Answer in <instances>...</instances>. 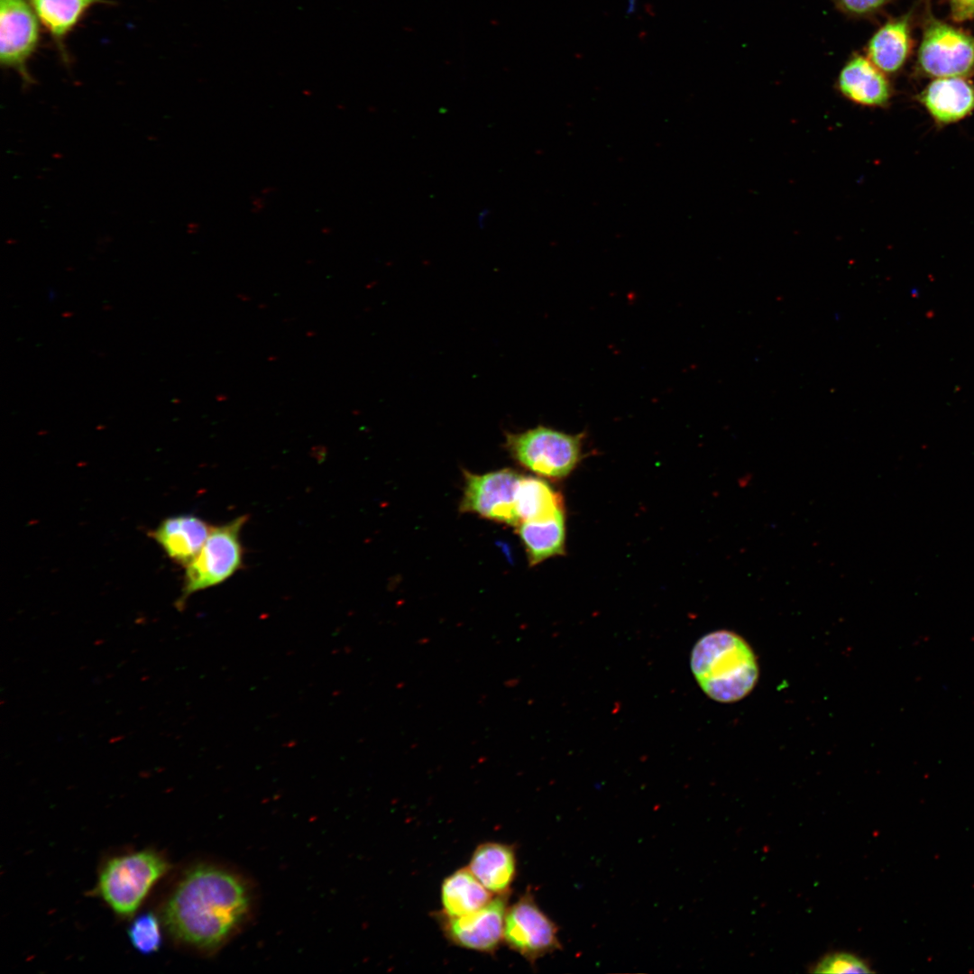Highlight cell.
<instances>
[{"mask_svg": "<svg viewBox=\"0 0 974 974\" xmlns=\"http://www.w3.org/2000/svg\"><path fill=\"white\" fill-rule=\"evenodd\" d=\"M254 905L253 887L243 874L201 862L180 874L162 902L159 916L174 942L210 955L243 930Z\"/></svg>", "mask_w": 974, "mask_h": 974, "instance_id": "1", "label": "cell"}, {"mask_svg": "<svg viewBox=\"0 0 974 974\" xmlns=\"http://www.w3.org/2000/svg\"><path fill=\"white\" fill-rule=\"evenodd\" d=\"M690 666L702 690L720 703L744 698L758 677L751 648L740 636L729 630L703 636L692 649Z\"/></svg>", "mask_w": 974, "mask_h": 974, "instance_id": "2", "label": "cell"}, {"mask_svg": "<svg viewBox=\"0 0 974 974\" xmlns=\"http://www.w3.org/2000/svg\"><path fill=\"white\" fill-rule=\"evenodd\" d=\"M166 857L145 849L115 855L101 866L96 894L119 917H131L170 870Z\"/></svg>", "mask_w": 974, "mask_h": 974, "instance_id": "3", "label": "cell"}, {"mask_svg": "<svg viewBox=\"0 0 974 974\" xmlns=\"http://www.w3.org/2000/svg\"><path fill=\"white\" fill-rule=\"evenodd\" d=\"M584 433L568 434L539 425L507 433L505 446L512 458L538 476L558 480L568 476L583 458Z\"/></svg>", "mask_w": 974, "mask_h": 974, "instance_id": "4", "label": "cell"}, {"mask_svg": "<svg viewBox=\"0 0 974 974\" xmlns=\"http://www.w3.org/2000/svg\"><path fill=\"white\" fill-rule=\"evenodd\" d=\"M915 72L938 78L974 74V36L927 12L918 48Z\"/></svg>", "mask_w": 974, "mask_h": 974, "instance_id": "5", "label": "cell"}, {"mask_svg": "<svg viewBox=\"0 0 974 974\" xmlns=\"http://www.w3.org/2000/svg\"><path fill=\"white\" fill-rule=\"evenodd\" d=\"M248 519L243 515L212 528L199 553L186 567L182 595L178 606L191 594L216 585L231 577L243 564L241 531Z\"/></svg>", "mask_w": 974, "mask_h": 974, "instance_id": "6", "label": "cell"}, {"mask_svg": "<svg viewBox=\"0 0 974 974\" xmlns=\"http://www.w3.org/2000/svg\"><path fill=\"white\" fill-rule=\"evenodd\" d=\"M503 942L531 964L562 949L557 925L540 909L529 890L508 906Z\"/></svg>", "mask_w": 974, "mask_h": 974, "instance_id": "7", "label": "cell"}, {"mask_svg": "<svg viewBox=\"0 0 974 974\" xmlns=\"http://www.w3.org/2000/svg\"><path fill=\"white\" fill-rule=\"evenodd\" d=\"M522 475L505 468L483 474L464 471L462 512L517 527L516 494Z\"/></svg>", "mask_w": 974, "mask_h": 974, "instance_id": "8", "label": "cell"}, {"mask_svg": "<svg viewBox=\"0 0 974 974\" xmlns=\"http://www.w3.org/2000/svg\"><path fill=\"white\" fill-rule=\"evenodd\" d=\"M509 894L494 895L482 908L464 916H447L439 912L436 918L445 937L461 948L494 952L503 942Z\"/></svg>", "mask_w": 974, "mask_h": 974, "instance_id": "9", "label": "cell"}, {"mask_svg": "<svg viewBox=\"0 0 974 974\" xmlns=\"http://www.w3.org/2000/svg\"><path fill=\"white\" fill-rule=\"evenodd\" d=\"M40 41L39 19L28 0H0L1 65L32 81L27 65Z\"/></svg>", "mask_w": 974, "mask_h": 974, "instance_id": "10", "label": "cell"}, {"mask_svg": "<svg viewBox=\"0 0 974 974\" xmlns=\"http://www.w3.org/2000/svg\"><path fill=\"white\" fill-rule=\"evenodd\" d=\"M936 124L957 123L974 111V85L965 78H938L917 96Z\"/></svg>", "mask_w": 974, "mask_h": 974, "instance_id": "11", "label": "cell"}, {"mask_svg": "<svg viewBox=\"0 0 974 974\" xmlns=\"http://www.w3.org/2000/svg\"><path fill=\"white\" fill-rule=\"evenodd\" d=\"M837 87L850 101L868 107H884L891 97L885 73L868 58L856 55L841 70Z\"/></svg>", "mask_w": 974, "mask_h": 974, "instance_id": "12", "label": "cell"}, {"mask_svg": "<svg viewBox=\"0 0 974 974\" xmlns=\"http://www.w3.org/2000/svg\"><path fill=\"white\" fill-rule=\"evenodd\" d=\"M211 528L197 516L178 515L161 521L152 537L170 559L187 566L199 553Z\"/></svg>", "mask_w": 974, "mask_h": 974, "instance_id": "13", "label": "cell"}, {"mask_svg": "<svg viewBox=\"0 0 974 974\" xmlns=\"http://www.w3.org/2000/svg\"><path fill=\"white\" fill-rule=\"evenodd\" d=\"M912 12L887 21L868 43V59L885 74H894L905 64L913 46Z\"/></svg>", "mask_w": 974, "mask_h": 974, "instance_id": "14", "label": "cell"}, {"mask_svg": "<svg viewBox=\"0 0 974 974\" xmlns=\"http://www.w3.org/2000/svg\"><path fill=\"white\" fill-rule=\"evenodd\" d=\"M468 868L492 894L510 893L517 869L515 850L501 842L482 843L472 854Z\"/></svg>", "mask_w": 974, "mask_h": 974, "instance_id": "15", "label": "cell"}, {"mask_svg": "<svg viewBox=\"0 0 974 974\" xmlns=\"http://www.w3.org/2000/svg\"><path fill=\"white\" fill-rule=\"evenodd\" d=\"M39 21L51 36L62 60H69L65 40L85 13L106 0H28Z\"/></svg>", "mask_w": 974, "mask_h": 974, "instance_id": "16", "label": "cell"}, {"mask_svg": "<svg viewBox=\"0 0 974 974\" xmlns=\"http://www.w3.org/2000/svg\"><path fill=\"white\" fill-rule=\"evenodd\" d=\"M494 894L489 891L469 868H461L441 886V913L447 916H464L485 905Z\"/></svg>", "mask_w": 974, "mask_h": 974, "instance_id": "17", "label": "cell"}, {"mask_svg": "<svg viewBox=\"0 0 974 974\" xmlns=\"http://www.w3.org/2000/svg\"><path fill=\"white\" fill-rule=\"evenodd\" d=\"M516 510L519 524L545 521L565 513L561 494L542 479L531 476L520 478L516 494Z\"/></svg>", "mask_w": 974, "mask_h": 974, "instance_id": "18", "label": "cell"}, {"mask_svg": "<svg viewBox=\"0 0 974 974\" xmlns=\"http://www.w3.org/2000/svg\"><path fill=\"white\" fill-rule=\"evenodd\" d=\"M516 528L530 565L565 554V513L545 521L522 522Z\"/></svg>", "mask_w": 974, "mask_h": 974, "instance_id": "19", "label": "cell"}, {"mask_svg": "<svg viewBox=\"0 0 974 974\" xmlns=\"http://www.w3.org/2000/svg\"><path fill=\"white\" fill-rule=\"evenodd\" d=\"M161 924L160 916L152 912L136 916L128 928L131 944L142 954L158 951L162 943Z\"/></svg>", "mask_w": 974, "mask_h": 974, "instance_id": "20", "label": "cell"}, {"mask_svg": "<svg viewBox=\"0 0 974 974\" xmlns=\"http://www.w3.org/2000/svg\"><path fill=\"white\" fill-rule=\"evenodd\" d=\"M816 973H871L872 969L863 960L846 952L828 954L816 963Z\"/></svg>", "mask_w": 974, "mask_h": 974, "instance_id": "21", "label": "cell"}, {"mask_svg": "<svg viewBox=\"0 0 974 974\" xmlns=\"http://www.w3.org/2000/svg\"><path fill=\"white\" fill-rule=\"evenodd\" d=\"M839 7L852 15H867L875 13L890 0H835Z\"/></svg>", "mask_w": 974, "mask_h": 974, "instance_id": "22", "label": "cell"}, {"mask_svg": "<svg viewBox=\"0 0 974 974\" xmlns=\"http://www.w3.org/2000/svg\"><path fill=\"white\" fill-rule=\"evenodd\" d=\"M951 17L956 22L974 19V0H948Z\"/></svg>", "mask_w": 974, "mask_h": 974, "instance_id": "23", "label": "cell"}, {"mask_svg": "<svg viewBox=\"0 0 974 974\" xmlns=\"http://www.w3.org/2000/svg\"><path fill=\"white\" fill-rule=\"evenodd\" d=\"M635 3H636V0H629V6H628V13H632L634 11Z\"/></svg>", "mask_w": 974, "mask_h": 974, "instance_id": "24", "label": "cell"}]
</instances>
